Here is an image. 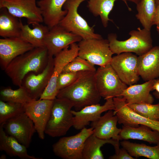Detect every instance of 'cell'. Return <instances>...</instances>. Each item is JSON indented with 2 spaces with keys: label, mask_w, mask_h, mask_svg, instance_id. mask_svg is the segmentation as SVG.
<instances>
[{
  "label": "cell",
  "mask_w": 159,
  "mask_h": 159,
  "mask_svg": "<svg viewBox=\"0 0 159 159\" xmlns=\"http://www.w3.org/2000/svg\"><path fill=\"white\" fill-rule=\"evenodd\" d=\"M120 144L133 157H144L150 159H159V143L151 146L124 140Z\"/></svg>",
  "instance_id": "cell-28"
},
{
  "label": "cell",
  "mask_w": 159,
  "mask_h": 159,
  "mask_svg": "<svg viewBox=\"0 0 159 159\" xmlns=\"http://www.w3.org/2000/svg\"><path fill=\"white\" fill-rule=\"evenodd\" d=\"M130 37L124 41L117 39L116 34H108L107 39L110 48L113 54L133 52L139 56L145 54L153 47L150 30L138 28L129 33Z\"/></svg>",
  "instance_id": "cell-3"
},
{
  "label": "cell",
  "mask_w": 159,
  "mask_h": 159,
  "mask_svg": "<svg viewBox=\"0 0 159 159\" xmlns=\"http://www.w3.org/2000/svg\"><path fill=\"white\" fill-rule=\"evenodd\" d=\"M5 8L14 16L24 18L28 24L43 22L40 9L36 0H0V8Z\"/></svg>",
  "instance_id": "cell-13"
},
{
  "label": "cell",
  "mask_w": 159,
  "mask_h": 159,
  "mask_svg": "<svg viewBox=\"0 0 159 159\" xmlns=\"http://www.w3.org/2000/svg\"><path fill=\"white\" fill-rule=\"evenodd\" d=\"M117 116L112 110H110L103 115L101 116L96 120L91 123V127L93 129V134L102 139H113L120 141L119 134L121 129L118 128Z\"/></svg>",
  "instance_id": "cell-19"
},
{
  "label": "cell",
  "mask_w": 159,
  "mask_h": 159,
  "mask_svg": "<svg viewBox=\"0 0 159 159\" xmlns=\"http://www.w3.org/2000/svg\"><path fill=\"white\" fill-rule=\"evenodd\" d=\"M32 25L33 28H31L29 24L22 23L19 37L35 47H45L44 40L49 28L46 25L40 23Z\"/></svg>",
  "instance_id": "cell-27"
},
{
  "label": "cell",
  "mask_w": 159,
  "mask_h": 159,
  "mask_svg": "<svg viewBox=\"0 0 159 159\" xmlns=\"http://www.w3.org/2000/svg\"><path fill=\"white\" fill-rule=\"evenodd\" d=\"M54 56L53 74L48 84L41 95L40 99L53 100L59 92L57 87L58 76L65 66L78 56L79 47L76 43L72 44Z\"/></svg>",
  "instance_id": "cell-9"
},
{
  "label": "cell",
  "mask_w": 159,
  "mask_h": 159,
  "mask_svg": "<svg viewBox=\"0 0 159 159\" xmlns=\"http://www.w3.org/2000/svg\"><path fill=\"white\" fill-rule=\"evenodd\" d=\"M6 158V156L4 154L2 155L0 157V159H5Z\"/></svg>",
  "instance_id": "cell-41"
},
{
  "label": "cell",
  "mask_w": 159,
  "mask_h": 159,
  "mask_svg": "<svg viewBox=\"0 0 159 159\" xmlns=\"http://www.w3.org/2000/svg\"><path fill=\"white\" fill-rule=\"evenodd\" d=\"M114 147L115 151L120 148L119 141L113 139L106 140L99 138L93 134L86 140L84 144L82 159H103L104 157L101 148L106 144Z\"/></svg>",
  "instance_id": "cell-25"
},
{
  "label": "cell",
  "mask_w": 159,
  "mask_h": 159,
  "mask_svg": "<svg viewBox=\"0 0 159 159\" xmlns=\"http://www.w3.org/2000/svg\"><path fill=\"white\" fill-rule=\"evenodd\" d=\"M78 45V56L100 67L110 64L113 53L107 39H82Z\"/></svg>",
  "instance_id": "cell-6"
},
{
  "label": "cell",
  "mask_w": 159,
  "mask_h": 159,
  "mask_svg": "<svg viewBox=\"0 0 159 159\" xmlns=\"http://www.w3.org/2000/svg\"><path fill=\"white\" fill-rule=\"evenodd\" d=\"M136 5L137 18L144 28L150 30L156 8L155 0H141Z\"/></svg>",
  "instance_id": "cell-30"
},
{
  "label": "cell",
  "mask_w": 159,
  "mask_h": 159,
  "mask_svg": "<svg viewBox=\"0 0 159 159\" xmlns=\"http://www.w3.org/2000/svg\"><path fill=\"white\" fill-rule=\"evenodd\" d=\"M82 39L80 37L67 31L59 24L49 29L44 45L49 55L53 57L72 44L79 42Z\"/></svg>",
  "instance_id": "cell-16"
},
{
  "label": "cell",
  "mask_w": 159,
  "mask_h": 159,
  "mask_svg": "<svg viewBox=\"0 0 159 159\" xmlns=\"http://www.w3.org/2000/svg\"><path fill=\"white\" fill-rule=\"evenodd\" d=\"M105 100V102L102 105L97 103L86 106L79 110H72L74 115L73 126L77 130H81L90 122L97 120L103 112L113 110L114 105L113 98H107Z\"/></svg>",
  "instance_id": "cell-18"
},
{
  "label": "cell",
  "mask_w": 159,
  "mask_h": 159,
  "mask_svg": "<svg viewBox=\"0 0 159 159\" xmlns=\"http://www.w3.org/2000/svg\"><path fill=\"white\" fill-rule=\"evenodd\" d=\"M153 94L156 98L159 100V93L156 91H155L153 93Z\"/></svg>",
  "instance_id": "cell-40"
},
{
  "label": "cell",
  "mask_w": 159,
  "mask_h": 159,
  "mask_svg": "<svg viewBox=\"0 0 159 159\" xmlns=\"http://www.w3.org/2000/svg\"><path fill=\"white\" fill-rule=\"evenodd\" d=\"M96 85L99 93L105 99L122 97L127 87L120 79L110 64L100 67L95 74Z\"/></svg>",
  "instance_id": "cell-7"
},
{
  "label": "cell",
  "mask_w": 159,
  "mask_h": 159,
  "mask_svg": "<svg viewBox=\"0 0 159 159\" xmlns=\"http://www.w3.org/2000/svg\"><path fill=\"white\" fill-rule=\"evenodd\" d=\"M152 24L153 25H156L157 28H159V4H156L155 11L152 20Z\"/></svg>",
  "instance_id": "cell-37"
},
{
  "label": "cell",
  "mask_w": 159,
  "mask_h": 159,
  "mask_svg": "<svg viewBox=\"0 0 159 159\" xmlns=\"http://www.w3.org/2000/svg\"><path fill=\"white\" fill-rule=\"evenodd\" d=\"M53 100L39 99L24 104V112L33 122L38 137L45 138V130L50 117Z\"/></svg>",
  "instance_id": "cell-14"
},
{
  "label": "cell",
  "mask_w": 159,
  "mask_h": 159,
  "mask_svg": "<svg viewBox=\"0 0 159 159\" xmlns=\"http://www.w3.org/2000/svg\"><path fill=\"white\" fill-rule=\"evenodd\" d=\"M73 107L72 103L66 99L56 97L53 100L45 133L53 138L65 135L73 125Z\"/></svg>",
  "instance_id": "cell-4"
},
{
  "label": "cell",
  "mask_w": 159,
  "mask_h": 159,
  "mask_svg": "<svg viewBox=\"0 0 159 159\" xmlns=\"http://www.w3.org/2000/svg\"><path fill=\"white\" fill-rule=\"evenodd\" d=\"M140 76L147 81L159 77V46L153 47L138 57Z\"/></svg>",
  "instance_id": "cell-21"
},
{
  "label": "cell",
  "mask_w": 159,
  "mask_h": 159,
  "mask_svg": "<svg viewBox=\"0 0 159 159\" xmlns=\"http://www.w3.org/2000/svg\"><path fill=\"white\" fill-rule=\"evenodd\" d=\"M155 79L146 81L142 84L130 85L124 90L122 97L125 100L127 105L153 104L154 98L150 92L153 90V86Z\"/></svg>",
  "instance_id": "cell-22"
},
{
  "label": "cell",
  "mask_w": 159,
  "mask_h": 159,
  "mask_svg": "<svg viewBox=\"0 0 159 159\" xmlns=\"http://www.w3.org/2000/svg\"><path fill=\"white\" fill-rule=\"evenodd\" d=\"M113 99L114 112L117 117L119 124L133 127L145 125L159 132V121L149 119L137 113L128 105L122 97H115Z\"/></svg>",
  "instance_id": "cell-12"
},
{
  "label": "cell",
  "mask_w": 159,
  "mask_h": 159,
  "mask_svg": "<svg viewBox=\"0 0 159 159\" xmlns=\"http://www.w3.org/2000/svg\"><path fill=\"white\" fill-rule=\"evenodd\" d=\"M110 159H135L127 150L122 147L115 151V154L109 157Z\"/></svg>",
  "instance_id": "cell-36"
},
{
  "label": "cell",
  "mask_w": 159,
  "mask_h": 159,
  "mask_svg": "<svg viewBox=\"0 0 159 159\" xmlns=\"http://www.w3.org/2000/svg\"><path fill=\"white\" fill-rule=\"evenodd\" d=\"M54 67L53 57L49 55L47 64L42 72L38 74L30 72L24 78L21 86L32 99L38 100L40 98L50 80Z\"/></svg>",
  "instance_id": "cell-15"
},
{
  "label": "cell",
  "mask_w": 159,
  "mask_h": 159,
  "mask_svg": "<svg viewBox=\"0 0 159 159\" xmlns=\"http://www.w3.org/2000/svg\"><path fill=\"white\" fill-rule=\"evenodd\" d=\"M67 0H39L37 2L43 22L49 29L59 24L66 14L67 11L62 8Z\"/></svg>",
  "instance_id": "cell-20"
},
{
  "label": "cell",
  "mask_w": 159,
  "mask_h": 159,
  "mask_svg": "<svg viewBox=\"0 0 159 159\" xmlns=\"http://www.w3.org/2000/svg\"><path fill=\"white\" fill-rule=\"evenodd\" d=\"M24 112V104L0 100V125Z\"/></svg>",
  "instance_id": "cell-32"
},
{
  "label": "cell",
  "mask_w": 159,
  "mask_h": 159,
  "mask_svg": "<svg viewBox=\"0 0 159 159\" xmlns=\"http://www.w3.org/2000/svg\"><path fill=\"white\" fill-rule=\"evenodd\" d=\"M21 21L11 14L6 9L0 8V36L3 38L20 37Z\"/></svg>",
  "instance_id": "cell-26"
},
{
  "label": "cell",
  "mask_w": 159,
  "mask_h": 159,
  "mask_svg": "<svg viewBox=\"0 0 159 159\" xmlns=\"http://www.w3.org/2000/svg\"><path fill=\"white\" fill-rule=\"evenodd\" d=\"M153 90H155L156 91L159 93V79H155L153 86Z\"/></svg>",
  "instance_id": "cell-38"
},
{
  "label": "cell",
  "mask_w": 159,
  "mask_h": 159,
  "mask_svg": "<svg viewBox=\"0 0 159 159\" xmlns=\"http://www.w3.org/2000/svg\"><path fill=\"white\" fill-rule=\"evenodd\" d=\"M87 0H67L63 6L67 12L59 24L67 31L80 37L82 39H100L101 35L95 33L92 27L78 13L80 4Z\"/></svg>",
  "instance_id": "cell-5"
},
{
  "label": "cell",
  "mask_w": 159,
  "mask_h": 159,
  "mask_svg": "<svg viewBox=\"0 0 159 159\" xmlns=\"http://www.w3.org/2000/svg\"><path fill=\"white\" fill-rule=\"evenodd\" d=\"M49 57L45 47H35L13 59L4 71L13 84L19 87L28 74H38L42 72L47 64Z\"/></svg>",
  "instance_id": "cell-1"
},
{
  "label": "cell",
  "mask_w": 159,
  "mask_h": 159,
  "mask_svg": "<svg viewBox=\"0 0 159 159\" xmlns=\"http://www.w3.org/2000/svg\"><path fill=\"white\" fill-rule=\"evenodd\" d=\"M119 136L120 140L132 139L146 141L151 144L159 143V132L143 125L137 127L123 125Z\"/></svg>",
  "instance_id": "cell-23"
},
{
  "label": "cell",
  "mask_w": 159,
  "mask_h": 159,
  "mask_svg": "<svg viewBox=\"0 0 159 159\" xmlns=\"http://www.w3.org/2000/svg\"><path fill=\"white\" fill-rule=\"evenodd\" d=\"M96 70L94 65L78 56L65 66L62 72H95Z\"/></svg>",
  "instance_id": "cell-34"
},
{
  "label": "cell",
  "mask_w": 159,
  "mask_h": 159,
  "mask_svg": "<svg viewBox=\"0 0 159 159\" xmlns=\"http://www.w3.org/2000/svg\"><path fill=\"white\" fill-rule=\"evenodd\" d=\"M128 105L139 115L151 120L159 121V103L132 104Z\"/></svg>",
  "instance_id": "cell-33"
},
{
  "label": "cell",
  "mask_w": 159,
  "mask_h": 159,
  "mask_svg": "<svg viewBox=\"0 0 159 159\" xmlns=\"http://www.w3.org/2000/svg\"><path fill=\"white\" fill-rule=\"evenodd\" d=\"M2 125L5 132L28 148L36 130L32 121L24 112L7 120Z\"/></svg>",
  "instance_id": "cell-11"
},
{
  "label": "cell",
  "mask_w": 159,
  "mask_h": 159,
  "mask_svg": "<svg viewBox=\"0 0 159 159\" xmlns=\"http://www.w3.org/2000/svg\"><path fill=\"white\" fill-rule=\"evenodd\" d=\"M0 100L5 102L24 104L34 100L31 98L25 88L22 86L16 90L10 87L1 89L0 91Z\"/></svg>",
  "instance_id": "cell-31"
},
{
  "label": "cell",
  "mask_w": 159,
  "mask_h": 159,
  "mask_svg": "<svg viewBox=\"0 0 159 159\" xmlns=\"http://www.w3.org/2000/svg\"><path fill=\"white\" fill-rule=\"evenodd\" d=\"M95 72H86L72 84L60 90L57 97L69 100L77 111L98 103L101 97L96 85Z\"/></svg>",
  "instance_id": "cell-2"
},
{
  "label": "cell",
  "mask_w": 159,
  "mask_h": 159,
  "mask_svg": "<svg viewBox=\"0 0 159 159\" xmlns=\"http://www.w3.org/2000/svg\"><path fill=\"white\" fill-rule=\"evenodd\" d=\"M156 4H159V0H155Z\"/></svg>",
  "instance_id": "cell-42"
},
{
  "label": "cell",
  "mask_w": 159,
  "mask_h": 159,
  "mask_svg": "<svg viewBox=\"0 0 159 159\" xmlns=\"http://www.w3.org/2000/svg\"><path fill=\"white\" fill-rule=\"evenodd\" d=\"M110 64L126 85H134L139 80L138 57L131 52H123L112 57Z\"/></svg>",
  "instance_id": "cell-10"
},
{
  "label": "cell",
  "mask_w": 159,
  "mask_h": 159,
  "mask_svg": "<svg viewBox=\"0 0 159 159\" xmlns=\"http://www.w3.org/2000/svg\"><path fill=\"white\" fill-rule=\"evenodd\" d=\"M124 1L125 4L127 5L126 1H130L132 2H133L135 3L136 4H137L141 0H121Z\"/></svg>",
  "instance_id": "cell-39"
},
{
  "label": "cell",
  "mask_w": 159,
  "mask_h": 159,
  "mask_svg": "<svg viewBox=\"0 0 159 159\" xmlns=\"http://www.w3.org/2000/svg\"><path fill=\"white\" fill-rule=\"evenodd\" d=\"M0 125V150L5 152L11 157H17L21 159H39L29 155L25 146L19 143L14 137L8 135Z\"/></svg>",
  "instance_id": "cell-24"
},
{
  "label": "cell",
  "mask_w": 159,
  "mask_h": 159,
  "mask_svg": "<svg viewBox=\"0 0 159 159\" xmlns=\"http://www.w3.org/2000/svg\"><path fill=\"white\" fill-rule=\"evenodd\" d=\"M117 0H88L87 6L94 16L100 17L103 26L106 27L109 21H113L109 18V15Z\"/></svg>",
  "instance_id": "cell-29"
},
{
  "label": "cell",
  "mask_w": 159,
  "mask_h": 159,
  "mask_svg": "<svg viewBox=\"0 0 159 159\" xmlns=\"http://www.w3.org/2000/svg\"><path fill=\"white\" fill-rule=\"evenodd\" d=\"M35 47L19 37L0 39V66L4 70L9 63L18 56Z\"/></svg>",
  "instance_id": "cell-17"
},
{
  "label": "cell",
  "mask_w": 159,
  "mask_h": 159,
  "mask_svg": "<svg viewBox=\"0 0 159 159\" xmlns=\"http://www.w3.org/2000/svg\"><path fill=\"white\" fill-rule=\"evenodd\" d=\"M157 30L158 32V33L159 34V28H157Z\"/></svg>",
  "instance_id": "cell-43"
},
{
  "label": "cell",
  "mask_w": 159,
  "mask_h": 159,
  "mask_svg": "<svg viewBox=\"0 0 159 159\" xmlns=\"http://www.w3.org/2000/svg\"><path fill=\"white\" fill-rule=\"evenodd\" d=\"M93 132L92 127H85L75 135L61 138L52 145L54 154L63 159H82L85 142Z\"/></svg>",
  "instance_id": "cell-8"
},
{
  "label": "cell",
  "mask_w": 159,
  "mask_h": 159,
  "mask_svg": "<svg viewBox=\"0 0 159 159\" xmlns=\"http://www.w3.org/2000/svg\"><path fill=\"white\" fill-rule=\"evenodd\" d=\"M86 72H62L57 80V90L59 91L71 85Z\"/></svg>",
  "instance_id": "cell-35"
}]
</instances>
